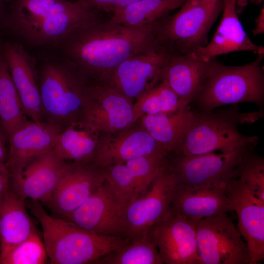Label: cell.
Returning <instances> with one entry per match:
<instances>
[{"mask_svg": "<svg viewBox=\"0 0 264 264\" xmlns=\"http://www.w3.org/2000/svg\"><path fill=\"white\" fill-rule=\"evenodd\" d=\"M157 25L133 28L101 18L70 33L56 49L90 80L103 82L127 58L161 44Z\"/></svg>", "mask_w": 264, "mask_h": 264, "instance_id": "1", "label": "cell"}, {"mask_svg": "<svg viewBox=\"0 0 264 264\" xmlns=\"http://www.w3.org/2000/svg\"><path fill=\"white\" fill-rule=\"evenodd\" d=\"M5 25L30 46L57 48L70 33L104 12L81 0H11Z\"/></svg>", "mask_w": 264, "mask_h": 264, "instance_id": "2", "label": "cell"}, {"mask_svg": "<svg viewBox=\"0 0 264 264\" xmlns=\"http://www.w3.org/2000/svg\"><path fill=\"white\" fill-rule=\"evenodd\" d=\"M37 74L44 121L63 129L81 121L91 81L61 54L37 60Z\"/></svg>", "mask_w": 264, "mask_h": 264, "instance_id": "3", "label": "cell"}, {"mask_svg": "<svg viewBox=\"0 0 264 264\" xmlns=\"http://www.w3.org/2000/svg\"><path fill=\"white\" fill-rule=\"evenodd\" d=\"M40 222L43 242L53 264H95L104 256L129 244L132 239L96 234L67 220L49 215L40 202L26 200Z\"/></svg>", "mask_w": 264, "mask_h": 264, "instance_id": "4", "label": "cell"}, {"mask_svg": "<svg viewBox=\"0 0 264 264\" xmlns=\"http://www.w3.org/2000/svg\"><path fill=\"white\" fill-rule=\"evenodd\" d=\"M263 115L261 110L240 112L235 105L215 111H195L194 122L176 155H196L219 151H244L252 148L257 144L259 137L242 134L238 126L254 122Z\"/></svg>", "mask_w": 264, "mask_h": 264, "instance_id": "5", "label": "cell"}, {"mask_svg": "<svg viewBox=\"0 0 264 264\" xmlns=\"http://www.w3.org/2000/svg\"><path fill=\"white\" fill-rule=\"evenodd\" d=\"M264 54L240 66L224 65L210 60L207 76L196 102L200 111H209L228 104L249 102L262 106L264 77L261 64Z\"/></svg>", "mask_w": 264, "mask_h": 264, "instance_id": "6", "label": "cell"}, {"mask_svg": "<svg viewBox=\"0 0 264 264\" xmlns=\"http://www.w3.org/2000/svg\"><path fill=\"white\" fill-rule=\"evenodd\" d=\"M223 6V0H187L175 14L159 21V41L175 54L194 53L207 44L208 33Z\"/></svg>", "mask_w": 264, "mask_h": 264, "instance_id": "7", "label": "cell"}, {"mask_svg": "<svg viewBox=\"0 0 264 264\" xmlns=\"http://www.w3.org/2000/svg\"><path fill=\"white\" fill-rule=\"evenodd\" d=\"M197 238L200 264H250L247 244L227 214L200 220Z\"/></svg>", "mask_w": 264, "mask_h": 264, "instance_id": "8", "label": "cell"}, {"mask_svg": "<svg viewBox=\"0 0 264 264\" xmlns=\"http://www.w3.org/2000/svg\"><path fill=\"white\" fill-rule=\"evenodd\" d=\"M173 54L161 44L127 58L101 83L136 100L161 81L162 69Z\"/></svg>", "mask_w": 264, "mask_h": 264, "instance_id": "9", "label": "cell"}, {"mask_svg": "<svg viewBox=\"0 0 264 264\" xmlns=\"http://www.w3.org/2000/svg\"><path fill=\"white\" fill-rule=\"evenodd\" d=\"M177 177L169 167L158 175L147 190L130 202L124 209L126 236H139L171 212Z\"/></svg>", "mask_w": 264, "mask_h": 264, "instance_id": "10", "label": "cell"}, {"mask_svg": "<svg viewBox=\"0 0 264 264\" xmlns=\"http://www.w3.org/2000/svg\"><path fill=\"white\" fill-rule=\"evenodd\" d=\"M125 208L105 179L80 206L64 219L90 232L127 238Z\"/></svg>", "mask_w": 264, "mask_h": 264, "instance_id": "11", "label": "cell"}, {"mask_svg": "<svg viewBox=\"0 0 264 264\" xmlns=\"http://www.w3.org/2000/svg\"><path fill=\"white\" fill-rule=\"evenodd\" d=\"M245 151L176 155L170 162L169 168L179 184L192 187L227 185Z\"/></svg>", "mask_w": 264, "mask_h": 264, "instance_id": "12", "label": "cell"}, {"mask_svg": "<svg viewBox=\"0 0 264 264\" xmlns=\"http://www.w3.org/2000/svg\"><path fill=\"white\" fill-rule=\"evenodd\" d=\"M81 121L101 133L123 130L135 123L133 103L107 84L91 81Z\"/></svg>", "mask_w": 264, "mask_h": 264, "instance_id": "13", "label": "cell"}, {"mask_svg": "<svg viewBox=\"0 0 264 264\" xmlns=\"http://www.w3.org/2000/svg\"><path fill=\"white\" fill-rule=\"evenodd\" d=\"M198 222L171 211L148 235L166 264H200L197 238Z\"/></svg>", "mask_w": 264, "mask_h": 264, "instance_id": "14", "label": "cell"}, {"mask_svg": "<svg viewBox=\"0 0 264 264\" xmlns=\"http://www.w3.org/2000/svg\"><path fill=\"white\" fill-rule=\"evenodd\" d=\"M226 192L238 217L237 228L247 244L250 264H259L264 259V201L237 178L228 183Z\"/></svg>", "mask_w": 264, "mask_h": 264, "instance_id": "15", "label": "cell"}, {"mask_svg": "<svg viewBox=\"0 0 264 264\" xmlns=\"http://www.w3.org/2000/svg\"><path fill=\"white\" fill-rule=\"evenodd\" d=\"M168 152L141 127L101 133L91 164L103 169L139 157Z\"/></svg>", "mask_w": 264, "mask_h": 264, "instance_id": "16", "label": "cell"}, {"mask_svg": "<svg viewBox=\"0 0 264 264\" xmlns=\"http://www.w3.org/2000/svg\"><path fill=\"white\" fill-rule=\"evenodd\" d=\"M63 128L46 121L28 120L8 137L5 165L10 176L18 175L38 156L53 150Z\"/></svg>", "mask_w": 264, "mask_h": 264, "instance_id": "17", "label": "cell"}, {"mask_svg": "<svg viewBox=\"0 0 264 264\" xmlns=\"http://www.w3.org/2000/svg\"><path fill=\"white\" fill-rule=\"evenodd\" d=\"M69 165L53 150L38 156L18 175L11 177L10 186L25 200L46 204Z\"/></svg>", "mask_w": 264, "mask_h": 264, "instance_id": "18", "label": "cell"}, {"mask_svg": "<svg viewBox=\"0 0 264 264\" xmlns=\"http://www.w3.org/2000/svg\"><path fill=\"white\" fill-rule=\"evenodd\" d=\"M2 52L24 113L30 120L44 121L37 80V59L19 42L3 43Z\"/></svg>", "mask_w": 264, "mask_h": 264, "instance_id": "19", "label": "cell"}, {"mask_svg": "<svg viewBox=\"0 0 264 264\" xmlns=\"http://www.w3.org/2000/svg\"><path fill=\"white\" fill-rule=\"evenodd\" d=\"M105 180L103 169L92 164L69 162L46 205L58 217L64 219L85 201Z\"/></svg>", "mask_w": 264, "mask_h": 264, "instance_id": "20", "label": "cell"}, {"mask_svg": "<svg viewBox=\"0 0 264 264\" xmlns=\"http://www.w3.org/2000/svg\"><path fill=\"white\" fill-rule=\"evenodd\" d=\"M226 186L192 187L178 183L171 211L198 222L206 218L233 211L226 194Z\"/></svg>", "mask_w": 264, "mask_h": 264, "instance_id": "21", "label": "cell"}, {"mask_svg": "<svg viewBox=\"0 0 264 264\" xmlns=\"http://www.w3.org/2000/svg\"><path fill=\"white\" fill-rule=\"evenodd\" d=\"M237 0H223L221 22L212 40L191 54L197 58L208 61L215 57L238 51H252L264 53V48L254 44L247 35L237 15Z\"/></svg>", "mask_w": 264, "mask_h": 264, "instance_id": "22", "label": "cell"}, {"mask_svg": "<svg viewBox=\"0 0 264 264\" xmlns=\"http://www.w3.org/2000/svg\"><path fill=\"white\" fill-rule=\"evenodd\" d=\"M209 65L210 60L204 61L192 54H173L162 69L161 81L189 105L200 93Z\"/></svg>", "mask_w": 264, "mask_h": 264, "instance_id": "23", "label": "cell"}, {"mask_svg": "<svg viewBox=\"0 0 264 264\" xmlns=\"http://www.w3.org/2000/svg\"><path fill=\"white\" fill-rule=\"evenodd\" d=\"M26 205L11 186L0 198V261L36 230Z\"/></svg>", "mask_w": 264, "mask_h": 264, "instance_id": "24", "label": "cell"}, {"mask_svg": "<svg viewBox=\"0 0 264 264\" xmlns=\"http://www.w3.org/2000/svg\"><path fill=\"white\" fill-rule=\"evenodd\" d=\"M195 118L189 107L170 114L146 115L140 119L141 127L170 154L177 155L184 137Z\"/></svg>", "mask_w": 264, "mask_h": 264, "instance_id": "25", "label": "cell"}, {"mask_svg": "<svg viewBox=\"0 0 264 264\" xmlns=\"http://www.w3.org/2000/svg\"><path fill=\"white\" fill-rule=\"evenodd\" d=\"M168 157L163 154L143 156L112 165L111 169L118 184L125 191L132 193L135 198L169 167Z\"/></svg>", "mask_w": 264, "mask_h": 264, "instance_id": "26", "label": "cell"}, {"mask_svg": "<svg viewBox=\"0 0 264 264\" xmlns=\"http://www.w3.org/2000/svg\"><path fill=\"white\" fill-rule=\"evenodd\" d=\"M101 134L82 121L73 122L62 129L53 150L67 162L91 164Z\"/></svg>", "mask_w": 264, "mask_h": 264, "instance_id": "27", "label": "cell"}, {"mask_svg": "<svg viewBox=\"0 0 264 264\" xmlns=\"http://www.w3.org/2000/svg\"><path fill=\"white\" fill-rule=\"evenodd\" d=\"M187 0H139L112 14L114 21L133 28L152 26Z\"/></svg>", "mask_w": 264, "mask_h": 264, "instance_id": "28", "label": "cell"}, {"mask_svg": "<svg viewBox=\"0 0 264 264\" xmlns=\"http://www.w3.org/2000/svg\"><path fill=\"white\" fill-rule=\"evenodd\" d=\"M23 112L16 88L0 51V126L7 139L29 119Z\"/></svg>", "mask_w": 264, "mask_h": 264, "instance_id": "29", "label": "cell"}, {"mask_svg": "<svg viewBox=\"0 0 264 264\" xmlns=\"http://www.w3.org/2000/svg\"><path fill=\"white\" fill-rule=\"evenodd\" d=\"M188 106L165 82L161 81L133 103L134 121L144 115L170 114Z\"/></svg>", "mask_w": 264, "mask_h": 264, "instance_id": "30", "label": "cell"}, {"mask_svg": "<svg viewBox=\"0 0 264 264\" xmlns=\"http://www.w3.org/2000/svg\"><path fill=\"white\" fill-rule=\"evenodd\" d=\"M99 264H162L157 246L148 232L133 238L128 245L98 260Z\"/></svg>", "mask_w": 264, "mask_h": 264, "instance_id": "31", "label": "cell"}, {"mask_svg": "<svg viewBox=\"0 0 264 264\" xmlns=\"http://www.w3.org/2000/svg\"><path fill=\"white\" fill-rule=\"evenodd\" d=\"M245 151L234 170L233 178L242 180L250 191L264 201V160L251 152Z\"/></svg>", "mask_w": 264, "mask_h": 264, "instance_id": "32", "label": "cell"}, {"mask_svg": "<svg viewBox=\"0 0 264 264\" xmlns=\"http://www.w3.org/2000/svg\"><path fill=\"white\" fill-rule=\"evenodd\" d=\"M48 257L37 231L14 247L1 261V264H43Z\"/></svg>", "mask_w": 264, "mask_h": 264, "instance_id": "33", "label": "cell"}, {"mask_svg": "<svg viewBox=\"0 0 264 264\" xmlns=\"http://www.w3.org/2000/svg\"><path fill=\"white\" fill-rule=\"evenodd\" d=\"M88 8L113 13L139 0H80Z\"/></svg>", "mask_w": 264, "mask_h": 264, "instance_id": "34", "label": "cell"}, {"mask_svg": "<svg viewBox=\"0 0 264 264\" xmlns=\"http://www.w3.org/2000/svg\"><path fill=\"white\" fill-rule=\"evenodd\" d=\"M11 176L5 163H0V198L10 187Z\"/></svg>", "mask_w": 264, "mask_h": 264, "instance_id": "35", "label": "cell"}, {"mask_svg": "<svg viewBox=\"0 0 264 264\" xmlns=\"http://www.w3.org/2000/svg\"><path fill=\"white\" fill-rule=\"evenodd\" d=\"M7 140L0 126V163H4L6 160L8 150L6 146Z\"/></svg>", "mask_w": 264, "mask_h": 264, "instance_id": "36", "label": "cell"}, {"mask_svg": "<svg viewBox=\"0 0 264 264\" xmlns=\"http://www.w3.org/2000/svg\"><path fill=\"white\" fill-rule=\"evenodd\" d=\"M256 27L253 30L252 33L254 35L261 34L264 31V6L261 10V12L256 21Z\"/></svg>", "mask_w": 264, "mask_h": 264, "instance_id": "37", "label": "cell"}, {"mask_svg": "<svg viewBox=\"0 0 264 264\" xmlns=\"http://www.w3.org/2000/svg\"><path fill=\"white\" fill-rule=\"evenodd\" d=\"M4 0H0V16L2 13Z\"/></svg>", "mask_w": 264, "mask_h": 264, "instance_id": "38", "label": "cell"}, {"mask_svg": "<svg viewBox=\"0 0 264 264\" xmlns=\"http://www.w3.org/2000/svg\"><path fill=\"white\" fill-rule=\"evenodd\" d=\"M253 2L256 4H260L263 0H252Z\"/></svg>", "mask_w": 264, "mask_h": 264, "instance_id": "39", "label": "cell"}, {"mask_svg": "<svg viewBox=\"0 0 264 264\" xmlns=\"http://www.w3.org/2000/svg\"><path fill=\"white\" fill-rule=\"evenodd\" d=\"M2 43H1L0 41V51L2 49Z\"/></svg>", "mask_w": 264, "mask_h": 264, "instance_id": "40", "label": "cell"}, {"mask_svg": "<svg viewBox=\"0 0 264 264\" xmlns=\"http://www.w3.org/2000/svg\"></svg>", "mask_w": 264, "mask_h": 264, "instance_id": "41", "label": "cell"}]
</instances>
